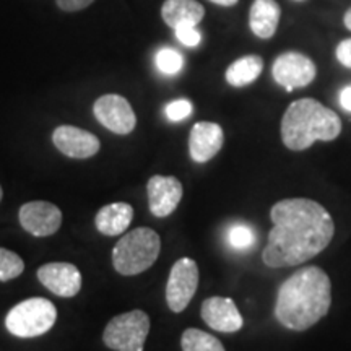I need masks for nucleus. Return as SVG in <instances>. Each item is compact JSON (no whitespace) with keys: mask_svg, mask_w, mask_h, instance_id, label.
<instances>
[{"mask_svg":"<svg viewBox=\"0 0 351 351\" xmlns=\"http://www.w3.org/2000/svg\"><path fill=\"white\" fill-rule=\"evenodd\" d=\"M274 223L262 261L270 269L304 263L326 251L335 234L330 213L319 202L298 197L283 199L271 207Z\"/></svg>","mask_w":351,"mask_h":351,"instance_id":"1","label":"nucleus"},{"mask_svg":"<svg viewBox=\"0 0 351 351\" xmlns=\"http://www.w3.org/2000/svg\"><path fill=\"white\" fill-rule=\"evenodd\" d=\"M332 306V283L319 267H302L285 280L275 302V319L288 330L304 332L324 319Z\"/></svg>","mask_w":351,"mask_h":351,"instance_id":"2","label":"nucleus"},{"mask_svg":"<svg viewBox=\"0 0 351 351\" xmlns=\"http://www.w3.org/2000/svg\"><path fill=\"white\" fill-rule=\"evenodd\" d=\"M341 134L339 114L324 106L317 99L293 101L282 119V142L288 150L304 152L317 140L332 142Z\"/></svg>","mask_w":351,"mask_h":351,"instance_id":"3","label":"nucleus"},{"mask_svg":"<svg viewBox=\"0 0 351 351\" xmlns=\"http://www.w3.org/2000/svg\"><path fill=\"white\" fill-rule=\"evenodd\" d=\"M161 251V239L152 228H135L112 249V265L117 274L134 276L148 270Z\"/></svg>","mask_w":351,"mask_h":351,"instance_id":"4","label":"nucleus"},{"mask_svg":"<svg viewBox=\"0 0 351 351\" xmlns=\"http://www.w3.org/2000/svg\"><path fill=\"white\" fill-rule=\"evenodd\" d=\"M57 309L46 298H29L8 311L5 327L19 339H34L54 327Z\"/></svg>","mask_w":351,"mask_h":351,"instance_id":"5","label":"nucleus"},{"mask_svg":"<svg viewBox=\"0 0 351 351\" xmlns=\"http://www.w3.org/2000/svg\"><path fill=\"white\" fill-rule=\"evenodd\" d=\"M150 333V317L143 311L116 315L109 320L103 332V341L114 351H143Z\"/></svg>","mask_w":351,"mask_h":351,"instance_id":"6","label":"nucleus"},{"mask_svg":"<svg viewBox=\"0 0 351 351\" xmlns=\"http://www.w3.org/2000/svg\"><path fill=\"white\" fill-rule=\"evenodd\" d=\"M199 287V267L189 257L179 258L169 271L166 283V302L173 313H182L191 304Z\"/></svg>","mask_w":351,"mask_h":351,"instance_id":"7","label":"nucleus"},{"mask_svg":"<svg viewBox=\"0 0 351 351\" xmlns=\"http://www.w3.org/2000/svg\"><path fill=\"white\" fill-rule=\"evenodd\" d=\"M315 73H317V69H315L313 60L301 52L295 51L280 54L271 65L274 80L287 91L311 85L314 82Z\"/></svg>","mask_w":351,"mask_h":351,"instance_id":"8","label":"nucleus"},{"mask_svg":"<svg viewBox=\"0 0 351 351\" xmlns=\"http://www.w3.org/2000/svg\"><path fill=\"white\" fill-rule=\"evenodd\" d=\"M93 114L101 125L117 135H127L137 125L134 109L124 96L103 95L95 101Z\"/></svg>","mask_w":351,"mask_h":351,"instance_id":"9","label":"nucleus"},{"mask_svg":"<svg viewBox=\"0 0 351 351\" xmlns=\"http://www.w3.org/2000/svg\"><path fill=\"white\" fill-rule=\"evenodd\" d=\"M20 225L36 238H47L59 231L62 225V212L51 202L34 200L20 208Z\"/></svg>","mask_w":351,"mask_h":351,"instance_id":"10","label":"nucleus"},{"mask_svg":"<svg viewBox=\"0 0 351 351\" xmlns=\"http://www.w3.org/2000/svg\"><path fill=\"white\" fill-rule=\"evenodd\" d=\"M147 194L152 215L166 218L181 204L184 189L181 181L174 176L156 174L147 184Z\"/></svg>","mask_w":351,"mask_h":351,"instance_id":"11","label":"nucleus"},{"mask_svg":"<svg viewBox=\"0 0 351 351\" xmlns=\"http://www.w3.org/2000/svg\"><path fill=\"white\" fill-rule=\"evenodd\" d=\"M38 280L60 298H73L82 288V274L73 263L51 262L38 269Z\"/></svg>","mask_w":351,"mask_h":351,"instance_id":"12","label":"nucleus"},{"mask_svg":"<svg viewBox=\"0 0 351 351\" xmlns=\"http://www.w3.org/2000/svg\"><path fill=\"white\" fill-rule=\"evenodd\" d=\"M52 142L62 155L73 160H86L99 152V138L91 132L73 125H60L52 134Z\"/></svg>","mask_w":351,"mask_h":351,"instance_id":"13","label":"nucleus"},{"mask_svg":"<svg viewBox=\"0 0 351 351\" xmlns=\"http://www.w3.org/2000/svg\"><path fill=\"white\" fill-rule=\"evenodd\" d=\"M202 319L210 328L223 333L239 332L244 326V319L241 315L238 306L231 298L212 296L204 301L200 309Z\"/></svg>","mask_w":351,"mask_h":351,"instance_id":"14","label":"nucleus"},{"mask_svg":"<svg viewBox=\"0 0 351 351\" xmlns=\"http://www.w3.org/2000/svg\"><path fill=\"white\" fill-rule=\"evenodd\" d=\"M225 142L221 125L215 122H197L189 135V153L195 163H207L218 155Z\"/></svg>","mask_w":351,"mask_h":351,"instance_id":"15","label":"nucleus"},{"mask_svg":"<svg viewBox=\"0 0 351 351\" xmlns=\"http://www.w3.org/2000/svg\"><path fill=\"white\" fill-rule=\"evenodd\" d=\"M282 8L276 0H254L249 10V26L252 33L261 39H270L278 29Z\"/></svg>","mask_w":351,"mask_h":351,"instance_id":"16","label":"nucleus"},{"mask_svg":"<svg viewBox=\"0 0 351 351\" xmlns=\"http://www.w3.org/2000/svg\"><path fill=\"white\" fill-rule=\"evenodd\" d=\"M134 218V208L125 202H116L103 207L96 213L95 225L104 236H119L124 232Z\"/></svg>","mask_w":351,"mask_h":351,"instance_id":"17","label":"nucleus"},{"mask_svg":"<svg viewBox=\"0 0 351 351\" xmlns=\"http://www.w3.org/2000/svg\"><path fill=\"white\" fill-rule=\"evenodd\" d=\"M205 8L197 0H165L161 16L171 28L192 25L197 26L204 20Z\"/></svg>","mask_w":351,"mask_h":351,"instance_id":"18","label":"nucleus"},{"mask_svg":"<svg viewBox=\"0 0 351 351\" xmlns=\"http://www.w3.org/2000/svg\"><path fill=\"white\" fill-rule=\"evenodd\" d=\"M263 70V59L261 56L251 54L244 56L234 60L230 67L226 69V82L234 88H243L251 85L261 77Z\"/></svg>","mask_w":351,"mask_h":351,"instance_id":"19","label":"nucleus"},{"mask_svg":"<svg viewBox=\"0 0 351 351\" xmlns=\"http://www.w3.org/2000/svg\"><path fill=\"white\" fill-rule=\"evenodd\" d=\"M182 351H226L221 341L199 328H187L181 337Z\"/></svg>","mask_w":351,"mask_h":351,"instance_id":"20","label":"nucleus"},{"mask_svg":"<svg viewBox=\"0 0 351 351\" xmlns=\"http://www.w3.org/2000/svg\"><path fill=\"white\" fill-rule=\"evenodd\" d=\"M25 270V262L19 254L0 247V282L15 280Z\"/></svg>","mask_w":351,"mask_h":351,"instance_id":"21","label":"nucleus"},{"mask_svg":"<svg viewBox=\"0 0 351 351\" xmlns=\"http://www.w3.org/2000/svg\"><path fill=\"white\" fill-rule=\"evenodd\" d=\"M226 239L232 249H236V251H245V249H251L252 244L256 243V234H254L251 226L238 223V225H232L228 230Z\"/></svg>","mask_w":351,"mask_h":351,"instance_id":"22","label":"nucleus"},{"mask_svg":"<svg viewBox=\"0 0 351 351\" xmlns=\"http://www.w3.org/2000/svg\"><path fill=\"white\" fill-rule=\"evenodd\" d=\"M156 67L165 75H176L182 70L184 59L173 47H163L156 54Z\"/></svg>","mask_w":351,"mask_h":351,"instance_id":"23","label":"nucleus"},{"mask_svg":"<svg viewBox=\"0 0 351 351\" xmlns=\"http://www.w3.org/2000/svg\"><path fill=\"white\" fill-rule=\"evenodd\" d=\"M192 111H194V108H192L191 101L187 99H176L166 106V116H168V119L173 122L187 119L192 114Z\"/></svg>","mask_w":351,"mask_h":351,"instance_id":"24","label":"nucleus"},{"mask_svg":"<svg viewBox=\"0 0 351 351\" xmlns=\"http://www.w3.org/2000/svg\"><path fill=\"white\" fill-rule=\"evenodd\" d=\"M174 32H176V38H178L179 41H181L184 46H187V47L199 46L200 41H202L200 33L197 32L195 26H192V25L178 26V28L174 29Z\"/></svg>","mask_w":351,"mask_h":351,"instance_id":"25","label":"nucleus"},{"mask_svg":"<svg viewBox=\"0 0 351 351\" xmlns=\"http://www.w3.org/2000/svg\"><path fill=\"white\" fill-rule=\"evenodd\" d=\"M337 60L346 69H351V38H346L343 41L339 43L335 51Z\"/></svg>","mask_w":351,"mask_h":351,"instance_id":"26","label":"nucleus"},{"mask_svg":"<svg viewBox=\"0 0 351 351\" xmlns=\"http://www.w3.org/2000/svg\"><path fill=\"white\" fill-rule=\"evenodd\" d=\"M57 5L64 12H78L90 7L95 0H56Z\"/></svg>","mask_w":351,"mask_h":351,"instance_id":"27","label":"nucleus"},{"mask_svg":"<svg viewBox=\"0 0 351 351\" xmlns=\"http://www.w3.org/2000/svg\"><path fill=\"white\" fill-rule=\"evenodd\" d=\"M340 104L345 111L351 112V85L345 86L340 93Z\"/></svg>","mask_w":351,"mask_h":351,"instance_id":"28","label":"nucleus"},{"mask_svg":"<svg viewBox=\"0 0 351 351\" xmlns=\"http://www.w3.org/2000/svg\"><path fill=\"white\" fill-rule=\"evenodd\" d=\"M208 2L217 3V5H221V7H232V5H236L239 0H208Z\"/></svg>","mask_w":351,"mask_h":351,"instance_id":"29","label":"nucleus"},{"mask_svg":"<svg viewBox=\"0 0 351 351\" xmlns=\"http://www.w3.org/2000/svg\"><path fill=\"white\" fill-rule=\"evenodd\" d=\"M343 23H345L346 28H348L350 32H351V8H348V10L345 12V16H343Z\"/></svg>","mask_w":351,"mask_h":351,"instance_id":"30","label":"nucleus"},{"mask_svg":"<svg viewBox=\"0 0 351 351\" xmlns=\"http://www.w3.org/2000/svg\"><path fill=\"white\" fill-rule=\"evenodd\" d=\"M2 197H3V192H2V186H0V202H2Z\"/></svg>","mask_w":351,"mask_h":351,"instance_id":"31","label":"nucleus"},{"mask_svg":"<svg viewBox=\"0 0 351 351\" xmlns=\"http://www.w3.org/2000/svg\"><path fill=\"white\" fill-rule=\"evenodd\" d=\"M296 2H302V0H296Z\"/></svg>","mask_w":351,"mask_h":351,"instance_id":"32","label":"nucleus"}]
</instances>
